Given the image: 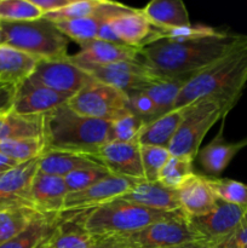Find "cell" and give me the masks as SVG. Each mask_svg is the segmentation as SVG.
<instances>
[{"label":"cell","mask_w":247,"mask_h":248,"mask_svg":"<svg viewBox=\"0 0 247 248\" xmlns=\"http://www.w3.org/2000/svg\"><path fill=\"white\" fill-rule=\"evenodd\" d=\"M245 36L222 31L217 35L193 40H160L140 48V61L164 81L190 79L230 52Z\"/></svg>","instance_id":"6da1fadb"},{"label":"cell","mask_w":247,"mask_h":248,"mask_svg":"<svg viewBox=\"0 0 247 248\" xmlns=\"http://www.w3.org/2000/svg\"><path fill=\"white\" fill-rule=\"evenodd\" d=\"M247 84V35L230 52L184 84L173 109L201 98H218L234 108Z\"/></svg>","instance_id":"7a4b0ae2"},{"label":"cell","mask_w":247,"mask_h":248,"mask_svg":"<svg viewBox=\"0 0 247 248\" xmlns=\"http://www.w3.org/2000/svg\"><path fill=\"white\" fill-rule=\"evenodd\" d=\"M43 140L44 153L69 152L91 157L110 142V123L82 116L63 104L44 114Z\"/></svg>","instance_id":"3957f363"},{"label":"cell","mask_w":247,"mask_h":248,"mask_svg":"<svg viewBox=\"0 0 247 248\" xmlns=\"http://www.w3.org/2000/svg\"><path fill=\"white\" fill-rule=\"evenodd\" d=\"M179 213H182V211L166 212L150 210L116 199L86 212H81L82 217L79 222L82 228L94 237L107 239L132 234L155 222L176 217Z\"/></svg>","instance_id":"277c9868"},{"label":"cell","mask_w":247,"mask_h":248,"mask_svg":"<svg viewBox=\"0 0 247 248\" xmlns=\"http://www.w3.org/2000/svg\"><path fill=\"white\" fill-rule=\"evenodd\" d=\"M4 44L21 50L38 61L68 57V39L56 24L41 18L26 22H1Z\"/></svg>","instance_id":"5b68a950"},{"label":"cell","mask_w":247,"mask_h":248,"mask_svg":"<svg viewBox=\"0 0 247 248\" xmlns=\"http://www.w3.org/2000/svg\"><path fill=\"white\" fill-rule=\"evenodd\" d=\"M232 109L230 104L213 97L198 99L186 106L183 120L169 145L171 155L195 160L208 131L218 120H224Z\"/></svg>","instance_id":"8992f818"},{"label":"cell","mask_w":247,"mask_h":248,"mask_svg":"<svg viewBox=\"0 0 247 248\" xmlns=\"http://www.w3.org/2000/svg\"><path fill=\"white\" fill-rule=\"evenodd\" d=\"M99 244L125 248H171L202 241L194 232L183 212L176 217L159 220L132 234L98 239Z\"/></svg>","instance_id":"52a82bcc"},{"label":"cell","mask_w":247,"mask_h":248,"mask_svg":"<svg viewBox=\"0 0 247 248\" xmlns=\"http://www.w3.org/2000/svg\"><path fill=\"white\" fill-rule=\"evenodd\" d=\"M67 104L80 115L109 123L131 113L126 92L94 79L70 97Z\"/></svg>","instance_id":"ba28073f"},{"label":"cell","mask_w":247,"mask_h":248,"mask_svg":"<svg viewBox=\"0 0 247 248\" xmlns=\"http://www.w3.org/2000/svg\"><path fill=\"white\" fill-rule=\"evenodd\" d=\"M247 208L224 202L218 199L208 213L189 218L194 232L211 248H217L229 239L244 219Z\"/></svg>","instance_id":"9c48e42d"},{"label":"cell","mask_w":247,"mask_h":248,"mask_svg":"<svg viewBox=\"0 0 247 248\" xmlns=\"http://www.w3.org/2000/svg\"><path fill=\"white\" fill-rule=\"evenodd\" d=\"M102 19L107 23L119 44L142 47L152 31V26L142 10L126 6L120 2L102 1Z\"/></svg>","instance_id":"30bf717a"},{"label":"cell","mask_w":247,"mask_h":248,"mask_svg":"<svg viewBox=\"0 0 247 248\" xmlns=\"http://www.w3.org/2000/svg\"><path fill=\"white\" fill-rule=\"evenodd\" d=\"M29 79L53 91L74 96L93 78L85 69L73 63L69 56L62 60L38 61Z\"/></svg>","instance_id":"8fae6325"},{"label":"cell","mask_w":247,"mask_h":248,"mask_svg":"<svg viewBox=\"0 0 247 248\" xmlns=\"http://www.w3.org/2000/svg\"><path fill=\"white\" fill-rule=\"evenodd\" d=\"M139 181L142 179L109 174L106 178L84 190L68 194L62 213L86 212L92 208L116 200L132 190Z\"/></svg>","instance_id":"7c38bea8"},{"label":"cell","mask_w":247,"mask_h":248,"mask_svg":"<svg viewBox=\"0 0 247 248\" xmlns=\"http://www.w3.org/2000/svg\"><path fill=\"white\" fill-rule=\"evenodd\" d=\"M82 69L86 70L97 81L124 92L145 90L157 82L164 81L155 77L142 61L120 62L99 67H86Z\"/></svg>","instance_id":"4fadbf2b"},{"label":"cell","mask_w":247,"mask_h":248,"mask_svg":"<svg viewBox=\"0 0 247 248\" xmlns=\"http://www.w3.org/2000/svg\"><path fill=\"white\" fill-rule=\"evenodd\" d=\"M91 157L110 174L143 179L140 148L137 142L111 140L102 145Z\"/></svg>","instance_id":"5bb4252c"},{"label":"cell","mask_w":247,"mask_h":248,"mask_svg":"<svg viewBox=\"0 0 247 248\" xmlns=\"http://www.w3.org/2000/svg\"><path fill=\"white\" fill-rule=\"evenodd\" d=\"M38 159L19 164L0 174V211L14 207H31V188L38 173Z\"/></svg>","instance_id":"9a60e30c"},{"label":"cell","mask_w":247,"mask_h":248,"mask_svg":"<svg viewBox=\"0 0 247 248\" xmlns=\"http://www.w3.org/2000/svg\"><path fill=\"white\" fill-rule=\"evenodd\" d=\"M70 97L73 96L53 91L28 78L16 87L11 111L21 115H43L67 104Z\"/></svg>","instance_id":"2e32d148"},{"label":"cell","mask_w":247,"mask_h":248,"mask_svg":"<svg viewBox=\"0 0 247 248\" xmlns=\"http://www.w3.org/2000/svg\"><path fill=\"white\" fill-rule=\"evenodd\" d=\"M69 60L81 68L136 62L140 61V48L124 44L93 40L80 45L79 52L69 56Z\"/></svg>","instance_id":"e0dca14e"},{"label":"cell","mask_w":247,"mask_h":248,"mask_svg":"<svg viewBox=\"0 0 247 248\" xmlns=\"http://www.w3.org/2000/svg\"><path fill=\"white\" fill-rule=\"evenodd\" d=\"M68 189L62 177L36 173L31 182V201L34 210L43 215H61Z\"/></svg>","instance_id":"ac0fdd59"},{"label":"cell","mask_w":247,"mask_h":248,"mask_svg":"<svg viewBox=\"0 0 247 248\" xmlns=\"http://www.w3.org/2000/svg\"><path fill=\"white\" fill-rule=\"evenodd\" d=\"M181 211L188 218L210 212L217 203V196L206 182L205 176L193 174L177 189Z\"/></svg>","instance_id":"d6986e66"},{"label":"cell","mask_w":247,"mask_h":248,"mask_svg":"<svg viewBox=\"0 0 247 248\" xmlns=\"http://www.w3.org/2000/svg\"><path fill=\"white\" fill-rule=\"evenodd\" d=\"M119 199L150 210L166 211V212L181 211L177 190L166 188L159 182L152 183L142 179L136 184L132 190Z\"/></svg>","instance_id":"ffe728a7"},{"label":"cell","mask_w":247,"mask_h":248,"mask_svg":"<svg viewBox=\"0 0 247 248\" xmlns=\"http://www.w3.org/2000/svg\"><path fill=\"white\" fill-rule=\"evenodd\" d=\"M224 125L206 147L199 152L198 159L203 171L211 177H216L222 173L237 153L247 147V137L237 142H228L224 138L223 131Z\"/></svg>","instance_id":"44dd1931"},{"label":"cell","mask_w":247,"mask_h":248,"mask_svg":"<svg viewBox=\"0 0 247 248\" xmlns=\"http://www.w3.org/2000/svg\"><path fill=\"white\" fill-rule=\"evenodd\" d=\"M38 60L21 50L0 46V84L17 87L33 74Z\"/></svg>","instance_id":"7402d4cb"},{"label":"cell","mask_w":247,"mask_h":248,"mask_svg":"<svg viewBox=\"0 0 247 248\" xmlns=\"http://www.w3.org/2000/svg\"><path fill=\"white\" fill-rule=\"evenodd\" d=\"M142 12L152 28L172 29L191 24L188 10L182 0H153Z\"/></svg>","instance_id":"603a6c76"},{"label":"cell","mask_w":247,"mask_h":248,"mask_svg":"<svg viewBox=\"0 0 247 248\" xmlns=\"http://www.w3.org/2000/svg\"><path fill=\"white\" fill-rule=\"evenodd\" d=\"M185 110L186 106L183 108L172 109L170 113L145 124L138 136V144L154 145L169 149L170 143L183 120Z\"/></svg>","instance_id":"cb8c5ba5"},{"label":"cell","mask_w":247,"mask_h":248,"mask_svg":"<svg viewBox=\"0 0 247 248\" xmlns=\"http://www.w3.org/2000/svg\"><path fill=\"white\" fill-rule=\"evenodd\" d=\"M96 166L102 165L87 155L69 152H47L39 157L38 172L64 178L75 171Z\"/></svg>","instance_id":"d4e9b609"},{"label":"cell","mask_w":247,"mask_h":248,"mask_svg":"<svg viewBox=\"0 0 247 248\" xmlns=\"http://www.w3.org/2000/svg\"><path fill=\"white\" fill-rule=\"evenodd\" d=\"M58 222L60 215L39 213L23 232L0 245V248H43L47 245Z\"/></svg>","instance_id":"484cf974"},{"label":"cell","mask_w":247,"mask_h":248,"mask_svg":"<svg viewBox=\"0 0 247 248\" xmlns=\"http://www.w3.org/2000/svg\"><path fill=\"white\" fill-rule=\"evenodd\" d=\"M47 245L51 248H98L97 237L87 232L74 217L58 222Z\"/></svg>","instance_id":"4316f807"},{"label":"cell","mask_w":247,"mask_h":248,"mask_svg":"<svg viewBox=\"0 0 247 248\" xmlns=\"http://www.w3.org/2000/svg\"><path fill=\"white\" fill-rule=\"evenodd\" d=\"M43 115H21L10 111L4 119L0 128V142L9 140H24V138H43Z\"/></svg>","instance_id":"83f0119b"},{"label":"cell","mask_w":247,"mask_h":248,"mask_svg":"<svg viewBox=\"0 0 247 248\" xmlns=\"http://www.w3.org/2000/svg\"><path fill=\"white\" fill-rule=\"evenodd\" d=\"M99 6H101V5H99ZM99 22H101V14H99L98 7V10L89 17L70 19V21L55 22V24L58 28V31H60L65 38L75 41V43L79 44L80 46L82 45V44L97 40Z\"/></svg>","instance_id":"f1b7e54d"},{"label":"cell","mask_w":247,"mask_h":248,"mask_svg":"<svg viewBox=\"0 0 247 248\" xmlns=\"http://www.w3.org/2000/svg\"><path fill=\"white\" fill-rule=\"evenodd\" d=\"M222 31L213 28V27L205 26V24H190V26L179 27V28L172 29H156L152 28L150 34L143 43L142 47L156 43L160 40H171V41H184L193 40V39L207 38V36L217 35ZM140 47V48H142Z\"/></svg>","instance_id":"f546056e"},{"label":"cell","mask_w":247,"mask_h":248,"mask_svg":"<svg viewBox=\"0 0 247 248\" xmlns=\"http://www.w3.org/2000/svg\"><path fill=\"white\" fill-rule=\"evenodd\" d=\"M39 215L31 207H14L0 211V245L23 232Z\"/></svg>","instance_id":"4dcf8cb0"},{"label":"cell","mask_w":247,"mask_h":248,"mask_svg":"<svg viewBox=\"0 0 247 248\" xmlns=\"http://www.w3.org/2000/svg\"><path fill=\"white\" fill-rule=\"evenodd\" d=\"M188 80L189 79L165 80V81L157 82V84L145 89V92L154 102L155 109H156V118L170 113L173 109L177 97H178L182 87Z\"/></svg>","instance_id":"1f68e13d"},{"label":"cell","mask_w":247,"mask_h":248,"mask_svg":"<svg viewBox=\"0 0 247 248\" xmlns=\"http://www.w3.org/2000/svg\"><path fill=\"white\" fill-rule=\"evenodd\" d=\"M45 144L43 138H24L0 142V153L11 157L18 164L38 159L44 154Z\"/></svg>","instance_id":"d6a6232c"},{"label":"cell","mask_w":247,"mask_h":248,"mask_svg":"<svg viewBox=\"0 0 247 248\" xmlns=\"http://www.w3.org/2000/svg\"><path fill=\"white\" fill-rule=\"evenodd\" d=\"M206 182L217 199L247 208V184L229 178L205 176Z\"/></svg>","instance_id":"836d02e7"},{"label":"cell","mask_w":247,"mask_h":248,"mask_svg":"<svg viewBox=\"0 0 247 248\" xmlns=\"http://www.w3.org/2000/svg\"><path fill=\"white\" fill-rule=\"evenodd\" d=\"M193 162L194 160L171 155L160 173L159 183H161L166 188L177 190L184 182L195 174Z\"/></svg>","instance_id":"e575fe53"},{"label":"cell","mask_w":247,"mask_h":248,"mask_svg":"<svg viewBox=\"0 0 247 248\" xmlns=\"http://www.w3.org/2000/svg\"><path fill=\"white\" fill-rule=\"evenodd\" d=\"M143 179L145 182H159L160 173L171 156L167 148L154 145H139Z\"/></svg>","instance_id":"d590c367"},{"label":"cell","mask_w":247,"mask_h":248,"mask_svg":"<svg viewBox=\"0 0 247 248\" xmlns=\"http://www.w3.org/2000/svg\"><path fill=\"white\" fill-rule=\"evenodd\" d=\"M43 17L31 0H0V22H26Z\"/></svg>","instance_id":"8d00e7d4"},{"label":"cell","mask_w":247,"mask_h":248,"mask_svg":"<svg viewBox=\"0 0 247 248\" xmlns=\"http://www.w3.org/2000/svg\"><path fill=\"white\" fill-rule=\"evenodd\" d=\"M101 1L102 0H72L62 9L43 15V17L53 23L89 17L98 10Z\"/></svg>","instance_id":"74e56055"},{"label":"cell","mask_w":247,"mask_h":248,"mask_svg":"<svg viewBox=\"0 0 247 248\" xmlns=\"http://www.w3.org/2000/svg\"><path fill=\"white\" fill-rule=\"evenodd\" d=\"M145 125L144 120L130 113L124 118L110 123V142H137L140 130Z\"/></svg>","instance_id":"f35d334b"},{"label":"cell","mask_w":247,"mask_h":248,"mask_svg":"<svg viewBox=\"0 0 247 248\" xmlns=\"http://www.w3.org/2000/svg\"><path fill=\"white\" fill-rule=\"evenodd\" d=\"M109 174L110 173L103 166L90 167V169H84L73 172V173L64 177L68 194L84 190V189L89 188V186H93L97 182L106 178Z\"/></svg>","instance_id":"ab89813d"},{"label":"cell","mask_w":247,"mask_h":248,"mask_svg":"<svg viewBox=\"0 0 247 248\" xmlns=\"http://www.w3.org/2000/svg\"><path fill=\"white\" fill-rule=\"evenodd\" d=\"M126 93L128 98V110L133 115L143 119L145 124L156 119V109H155L154 102L145 92V90H136V91H130Z\"/></svg>","instance_id":"60d3db41"},{"label":"cell","mask_w":247,"mask_h":248,"mask_svg":"<svg viewBox=\"0 0 247 248\" xmlns=\"http://www.w3.org/2000/svg\"><path fill=\"white\" fill-rule=\"evenodd\" d=\"M217 248H247V212L234 234Z\"/></svg>","instance_id":"b9f144b4"},{"label":"cell","mask_w":247,"mask_h":248,"mask_svg":"<svg viewBox=\"0 0 247 248\" xmlns=\"http://www.w3.org/2000/svg\"><path fill=\"white\" fill-rule=\"evenodd\" d=\"M16 87L0 84V115H7L12 110Z\"/></svg>","instance_id":"7bdbcfd3"},{"label":"cell","mask_w":247,"mask_h":248,"mask_svg":"<svg viewBox=\"0 0 247 248\" xmlns=\"http://www.w3.org/2000/svg\"><path fill=\"white\" fill-rule=\"evenodd\" d=\"M70 1L72 0H31V2L43 12V15L57 11L69 4Z\"/></svg>","instance_id":"ee69618b"},{"label":"cell","mask_w":247,"mask_h":248,"mask_svg":"<svg viewBox=\"0 0 247 248\" xmlns=\"http://www.w3.org/2000/svg\"><path fill=\"white\" fill-rule=\"evenodd\" d=\"M18 165H19L18 162H16L15 160H12L11 157L6 156L5 154L0 153V173L9 171V170L14 169V167L18 166Z\"/></svg>","instance_id":"f6af8a7d"},{"label":"cell","mask_w":247,"mask_h":248,"mask_svg":"<svg viewBox=\"0 0 247 248\" xmlns=\"http://www.w3.org/2000/svg\"><path fill=\"white\" fill-rule=\"evenodd\" d=\"M171 248H211L206 242L203 241H198V242H190V244L182 245V246L177 247H171Z\"/></svg>","instance_id":"bcb514c9"},{"label":"cell","mask_w":247,"mask_h":248,"mask_svg":"<svg viewBox=\"0 0 247 248\" xmlns=\"http://www.w3.org/2000/svg\"><path fill=\"white\" fill-rule=\"evenodd\" d=\"M4 44V33H2V27H1V22H0V46Z\"/></svg>","instance_id":"7dc6e473"},{"label":"cell","mask_w":247,"mask_h":248,"mask_svg":"<svg viewBox=\"0 0 247 248\" xmlns=\"http://www.w3.org/2000/svg\"><path fill=\"white\" fill-rule=\"evenodd\" d=\"M98 248H125V247H119V246H109V245H102L99 244Z\"/></svg>","instance_id":"c3c4849f"},{"label":"cell","mask_w":247,"mask_h":248,"mask_svg":"<svg viewBox=\"0 0 247 248\" xmlns=\"http://www.w3.org/2000/svg\"><path fill=\"white\" fill-rule=\"evenodd\" d=\"M5 116H6V115H0V128H1V126H2V123H4V119H5Z\"/></svg>","instance_id":"681fc988"},{"label":"cell","mask_w":247,"mask_h":248,"mask_svg":"<svg viewBox=\"0 0 247 248\" xmlns=\"http://www.w3.org/2000/svg\"><path fill=\"white\" fill-rule=\"evenodd\" d=\"M43 248H51L50 246H48V245H45V246H44Z\"/></svg>","instance_id":"f907efd6"},{"label":"cell","mask_w":247,"mask_h":248,"mask_svg":"<svg viewBox=\"0 0 247 248\" xmlns=\"http://www.w3.org/2000/svg\"><path fill=\"white\" fill-rule=\"evenodd\" d=\"M0 174H1V173H0Z\"/></svg>","instance_id":"816d5d0a"}]
</instances>
